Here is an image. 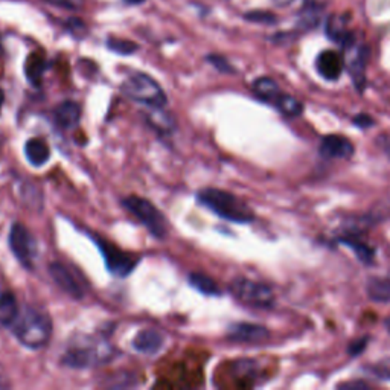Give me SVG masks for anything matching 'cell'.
Wrapping results in <instances>:
<instances>
[{
  "label": "cell",
  "mask_w": 390,
  "mask_h": 390,
  "mask_svg": "<svg viewBox=\"0 0 390 390\" xmlns=\"http://www.w3.org/2000/svg\"><path fill=\"white\" fill-rule=\"evenodd\" d=\"M114 357V349L105 340L80 335L78 340L71 343V346L63 355V364L72 369H87L110 362Z\"/></svg>",
  "instance_id": "1"
},
{
  "label": "cell",
  "mask_w": 390,
  "mask_h": 390,
  "mask_svg": "<svg viewBox=\"0 0 390 390\" xmlns=\"http://www.w3.org/2000/svg\"><path fill=\"white\" fill-rule=\"evenodd\" d=\"M198 202L204 204L206 208L211 209L218 217L224 218L232 223L246 224L251 223L255 218V213L249 206L244 203L241 198L236 195L226 193L223 189L217 188H206L198 190L197 194Z\"/></svg>",
  "instance_id": "2"
},
{
  "label": "cell",
  "mask_w": 390,
  "mask_h": 390,
  "mask_svg": "<svg viewBox=\"0 0 390 390\" xmlns=\"http://www.w3.org/2000/svg\"><path fill=\"white\" fill-rule=\"evenodd\" d=\"M11 326L17 340L30 349L44 346L52 334L51 319L34 308H25L20 311Z\"/></svg>",
  "instance_id": "3"
},
{
  "label": "cell",
  "mask_w": 390,
  "mask_h": 390,
  "mask_svg": "<svg viewBox=\"0 0 390 390\" xmlns=\"http://www.w3.org/2000/svg\"><path fill=\"white\" fill-rule=\"evenodd\" d=\"M122 91L133 101L142 103L152 109H162L166 104L165 91L159 86V82L147 73H134L128 76L122 82Z\"/></svg>",
  "instance_id": "4"
},
{
  "label": "cell",
  "mask_w": 390,
  "mask_h": 390,
  "mask_svg": "<svg viewBox=\"0 0 390 390\" xmlns=\"http://www.w3.org/2000/svg\"><path fill=\"white\" fill-rule=\"evenodd\" d=\"M124 206L127 211L132 212L133 215L156 236V238H163L166 235V218L154 204H151L148 200H145V198L130 195L124 200Z\"/></svg>",
  "instance_id": "5"
},
{
  "label": "cell",
  "mask_w": 390,
  "mask_h": 390,
  "mask_svg": "<svg viewBox=\"0 0 390 390\" xmlns=\"http://www.w3.org/2000/svg\"><path fill=\"white\" fill-rule=\"evenodd\" d=\"M231 292L240 302L250 307L269 308L274 302V294L270 287L246 278L235 279L231 284Z\"/></svg>",
  "instance_id": "6"
},
{
  "label": "cell",
  "mask_w": 390,
  "mask_h": 390,
  "mask_svg": "<svg viewBox=\"0 0 390 390\" xmlns=\"http://www.w3.org/2000/svg\"><path fill=\"white\" fill-rule=\"evenodd\" d=\"M10 247L15 258H17L23 265L28 267V269L33 267L34 259L37 256V242L26 226H23L21 223H15L11 227Z\"/></svg>",
  "instance_id": "7"
},
{
  "label": "cell",
  "mask_w": 390,
  "mask_h": 390,
  "mask_svg": "<svg viewBox=\"0 0 390 390\" xmlns=\"http://www.w3.org/2000/svg\"><path fill=\"white\" fill-rule=\"evenodd\" d=\"M94 240L98 244V247L103 251L104 261H105V265H107V269H109V272L116 274V276H119V278H125L133 272L134 265L137 264V258L125 254V251L114 247L110 242L98 238V236H94Z\"/></svg>",
  "instance_id": "8"
},
{
  "label": "cell",
  "mask_w": 390,
  "mask_h": 390,
  "mask_svg": "<svg viewBox=\"0 0 390 390\" xmlns=\"http://www.w3.org/2000/svg\"><path fill=\"white\" fill-rule=\"evenodd\" d=\"M49 274L52 276L53 282H55L66 294L73 297V299H81L84 296V290L78 279L75 278V274L69 270L66 265L60 263H52L49 265Z\"/></svg>",
  "instance_id": "9"
},
{
  "label": "cell",
  "mask_w": 390,
  "mask_h": 390,
  "mask_svg": "<svg viewBox=\"0 0 390 390\" xmlns=\"http://www.w3.org/2000/svg\"><path fill=\"white\" fill-rule=\"evenodd\" d=\"M227 339L240 343H264L270 339V333L261 325L233 323L229 326Z\"/></svg>",
  "instance_id": "10"
},
{
  "label": "cell",
  "mask_w": 390,
  "mask_h": 390,
  "mask_svg": "<svg viewBox=\"0 0 390 390\" xmlns=\"http://www.w3.org/2000/svg\"><path fill=\"white\" fill-rule=\"evenodd\" d=\"M354 151L353 142L339 134L326 136L320 143V154L326 159H349Z\"/></svg>",
  "instance_id": "11"
},
{
  "label": "cell",
  "mask_w": 390,
  "mask_h": 390,
  "mask_svg": "<svg viewBox=\"0 0 390 390\" xmlns=\"http://www.w3.org/2000/svg\"><path fill=\"white\" fill-rule=\"evenodd\" d=\"M319 73L323 76L325 80L334 81L337 80L343 71V58L339 52L335 51H323L317 57L316 61Z\"/></svg>",
  "instance_id": "12"
},
{
  "label": "cell",
  "mask_w": 390,
  "mask_h": 390,
  "mask_svg": "<svg viewBox=\"0 0 390 390\" xmlns=\"http://www.w3.org/2000/svg\"><path fill=\"white\" fill-rule=\"evenodd\" d=\"M133 346L137 353L154 355L163 346V335L156 330H143L134 337Z\"/></svg>",
  "instance_id": "13"
},
{
  "label": "cell",
  "mask_w": 390,
  "mask_h": 390,
  "mask_svg": "<svg viewBox=\"0 0 390 390\" xmlns=\"http://www.w3.org/2000/svg\"><path fill=\"white\" fill-rule=\"evenodd\" d=\"M81 119V107L73 101L61 103L55 109V121L60 127L73 128Z\"/></svg>",
  "instance_id": "14"
},
{
  "label": "cell",
  "mask_w": 390,
  "mask_h": 390,
  "mask_svg": "<svg viewBox=\"0 0 390 390\" xmlns=\"http://www.w3.org/2000/svg\"><path fill=\"white\" fill-rule=\"evenodd\" d=\"M346 19L343 15H331L330 20H328L326 25V34L330 38H333L334 42H337L342 46H349L353 43V35L349 34V30L346 28Z\"/></svg>",
  "instance_id": "15"
},
{
  "label": "cell",
  "mask_w": 390,
  "mask_h": 390,
  "mask_svg": "<svg viewBox=\"0 0 390 390\" xmlns=\"http://www.w3.org/2000/svg\"><path fill=\"white\" fill-rule=\"evenodd\" d=\"M25 154L28 162L34 166H42L46 162H48L51 157V150L48 147L43 139H38V137H34V139H29L25 145Z\"/></svg>",
  "instance_id": "16"
},
{
  "label": "cell",
  "mask_w": 390,
  "mask_h": 390,
  "mask_svg": "<svg viewBox=\"0 0 390 390\" xmlns=\"http://www.w3.org/2000/svg\"><path fill=\"white\" fill-rule=\"evenodd\" d=\"M254 91L259 99H263L265 103H270L272 105L276 103L278 98L282 95V90L279 89L278 84L272 78H267V76L258 78L254 82Z\"/></svg>",
  "instance_id": "17"
},
{
  "label": "cell",
  "mask_w": 390,
  "mask_h": 390,
  "mask_svg": "<svg viewBox=\"0 0 390 390\" xmlns=\"http://www.w3.org/2000/svg\"><path fill=\"white\" fill-rule=\"evenodd\" d=\"M368 55H369V49L366 48V46H360V48L355 49L354 57L349 61L351 75H353L357 87L360 89L364 82V69H366V63H368Z\"/></svg>",
  "instance_id": "18"
},
{
  "label": "cell",
  "mask_w": 390,
  "mask_h": 390,
  "mask_svg": "<svg viewBox=\"0 0 390 390\" xmlns=\"http://www.w3.org/2000/svg\"><path fill=\"white\" fill-rule=\"evenodd\" d=\"M19 312V303L12 293L5 292L0 294V323L5 326L12 325Z\"/></svg>",
  "instance_id": "19"
},
{
  "label": "cell",
  "mask_w": 390,
  "mask_h": 390,
  "mask_svg": "<svg viewBox=\"0 0 390 390\" xmlns=\"http://www.w3.org/2000/svg\"><path fill=\"white\" fill-rule=\"evenodd\" d=\"M366 292L373 302L389 303L390 302V279L373 278L366 285Z\"/></svg>",
  "instance_id": "20"
},
{
  "label": "cell",
  "mask_w": 390,
  "mask_h": 390,
  "mask_svg": "<svg viewBox=\"0 0 390 390\" xmlns=\"http://www.w3.org/2000/svg\"><path fill=\"white\" fill-rule=\"evenodd\" d=\"M189 284L193 285L197 292H200L206 296H220L221 294V290L215 284V281L209 276H206V274H203V273H190Z\"/></svg>",
  "instance_id": "21"
},
{
  "label": "cell",
  "mask_w": 390,
  "mask_h": 390,
  "mask_svg": "<svg viewBox=\"0 0 390 390\" xmlns=\"http://www.w3.org/2000/svg\"><path fill=\"white\" fill-rule=\"evenodd\" d=\"M273 105L276 107L279 112H282L284 114H287V116H292V118L299 116L303 110V105L301 101H297L296 98L284 94V91H282V95L278 98V101Z\"/></svg>",
  "instance_id": "22"
},
{
  "label": "cell",
  "mask_w": 390,
  "mask_h": 390,
  "mask_svg": "<svg viewBox=\"0 0 390 390\" xmlns=\"http://www.w3.org/2000/svg\"><path fill=\"white\" fill-rule=\"evenodd\" d=\"M44 71V57L40 53H33L26 61V73L29 81L38 82L42 78V73Z\"/></svg>",
  "instance_id": "23"
},
{
  "label": "cell",
  "mask_w": 390,
  "mask_h": 390,
  "mask_svg": "<svg viewBox=\"0 0 390 390\" xmlns=\"http://www.w3.org/2000/svg\"><path fill=\"white\" fill-rule=\"evenodd\" d=\"M340 241L343 244H346L348 247L353 249L360 261H363L366 264H371L373 261V250L369 246H366V244L357 241L354 238H342Z\"/></svg>",
  "instance_id": "24"
},
{
  "label": "cell",
  "mask_w": 390,
  "mask_h": 390,
  "mask_svg": "<svg viewBox=\"0 0 390 390\" xmlns=\"http://www.w3.org/2000/svg\"><path fill=\"white\" fill-rule=\"evenodd\" d=\"M107 46H109L110 51L121 53V55H130V53H133L139 49V46L136 43L130 40H122V38H109Z\"/></svg>",
  "instance_id": "25"
},
{
  "label": "cell",
  "mask_w": 390,
  "mask_h": 390,
  "mask_svg": "<svg viewBox=\"0 0 390 390\" xmlns=\"http://www.w3.org/2000/svg\"><path fill=\"white\" fill-rule=\"evenodd\" d=\"M320 11L322 10H317V8H312V6H307L302 10L301 15H299V26L302 29H310L312 26H316L319 23V17H320Z\"/></svg>",
  "instance_id": "26"
},
{
  "label": "cell",
  "mask_w": 390,
  "mask_h": 390,
  "mask_svg": "<svg viewBox=\"0 0 390 390\" xmlns=\"http://www.w3.org/2000/svg\"><path fill=\"white\" fill-rule=\"evenodd\" d=\"M246 19L250 21L256 23H265V25H270V23L276 21V15H273L272 12L267 11H251L246 14Z\"/></svg>",
  "instance_id": "27"
},
{
  "label": "cell",
  "mask_w": 390,
  "mask_h": 390,
  "mask_svg": "<svg viewBox=\"0 0 390 390\" xmlns=\"http://www.w3.org/2000/svg\"><path fill=\"white\" fill-rule=\"evenodd\" d=\"M208 61L213 66L217 67L220 72H224V73H232L235 72L233 67L229 64V61L224 57H220V55H209Z\"/></svg>",
  "instance_id": "28"
},
{
  "label": "cell",
  "mask_w": 390,
  "mask_h": 390,
  "mask_svg": "<svg viewBox=\"0 0 390 390\" xmlns=\"http://www.w3.org/2000/svg\"><path fill=\"white\" fill-rule=\"evenodd\" d=\"M354 124L357 127H360V128H369L372 127L375 122H373V119L369 116V114H364V113H360V114H357V116L354 118Z\"/></svg>",
  "instance_id": "29"
},
{
  "label": "cell",
  "mask_w": 390,
  "mask_h": 390,
  "mask_svg": "<svg viewBox=\"0 0 390 390\" xmlns=\"http://www.w3.org/2000/svg\"><path fill=\"white\" fill-rule=\"evenodd\" d=\"M366 346H368V337H364L362 340H357L349 346V354L351 355H360Z\"/></svg>",
  "instance_id": "30"
},
{
  "label": "cell",
  "mask_w": 390,
  "mask_h": 390,
  "mask_svg": "<svg viewBox=\"0 0 390 390\" xmlns=\"http://www.w3.org/2000/svg\"><path fill=\"white\" fill-rule=\"evenodd\" d=\"M49 2L55 5H63L66 8H80L84 0H49Z\"/></svg>",
  "instance_id": "31"
},
{
  "label": "cell",
  "mask_w": 390,
  "mask_h": 390,
  "mask_svg": "<svg viewBox=\"0 0 390 390\" xmlns=\"http://www.w3.org/2000/svg\"><path fill=\"white\" fill-rule=\"evenodd\" d=\"M378 145L386 154L390 157V134H383L378 137Z\"/></svg>",
  "instance_id": "32"
},
{
  "label": "cell",
  "mask_w": 390,
  "mask_h": 390,
  "mask_svg": "<svg viewBox=\"0 0 390 390\" xmlns=\"http://www.w3.org/2000/svg\"><path fill=\"white\" fill-rule=\"evenodd\" d=\"M339 387H343V389H369V386L363 383V381H351V383H343Z\"/></svg>",
  "instance_id": "33"
},
{
  "label": "cell",
  "mask_w": 390,
  "mask_h": 390,
  "mask_svg": "<svg viewBox=\"0 0 390 390\" xmlns=\"http://www.w3.org/2000/svg\"><path fill=\"white\" fill-rule=\"evenodd\" d=\"M326 3H328V0H305V5L317 8V10H323Z\"/></svg>",
  "instance_id": "34"
},
{
  "label": "cell",
  "mask_w": 390,
  "mask_h": 390,
  "mask_svg": "<svg viewBox=\"0 0 390 390\" xmlns=\"http://www.w3.org/2000/svg\"><path fill=\"white\" fill-rule=\"evenodd\" d=\"M11 384H10V381H8L5 377L0 375V390H3V389H10Z\"/></svg>",
  "instance_id": "35"
},
{
  "label": "cell",
  "mask_w": 390,
  "mask_h": 390,
  "mask_svg": "<svg viewBox=\"0 0 390 390\" xmlns=\"http://www.w3.org/2000/svg\"><path fill=\"white\" fill-rule=\"evenodd\" d=\"M292 2H293V0H274V3L279 5V6H288Z\"/></svg>",
  "instance_id": "36"
},
{
  "label": "cell",
  "mask_w": 390,
  "mask_h": 390,
  "mask_svg": "<svg viewBox=\"0 0 390 390\" xmlns=\"http://www.w3.org/2000/svg\"><path fill=\"white\" fill-rule=\"evenodd\" d=\"M3 103H5V91H3L2 89H0V112H2Z\"/></svg>",
  "instance_id": "37"
},
{
  "label": "cell",
  "mask_w": 390,
  "mask_h": 390,
  "mask_svg": "<svg viewBox=\"0 0 390 390\" xmlns=\"http://www.w3.org/2000/svg\"><path fill=\"white\" fill-rule=\"evenodd\" d=\"M130 3H141V2H143V0H128Z\"/></svg>",
  "instance_id": "38"
}]
</instances>
